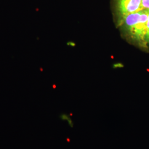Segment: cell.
<instances>
[{"mask_svg":"<svg viewBox=\"0 0 149 149\" xmlns=\"http://www.w3.org/2000/svg\"><path fill=\"white\" fill-rule=\"evenodd\" d=\"M59 118L61 120H63L64 122H67L71 128H72L74 127V122H73L71 118L70 117L69 115L63 113L60 116Z\"/></svg>","mask_w":149,"mask_h":149,"instance_id":"3","label":"cell"},{"mask_svg":"<svg viewBox=\"0 0 149 149\" xmlns=\"http://www.w3.org/2000/svg\"><path fill=\"white\" fill-rule=\"evenodd\" d=\"M149 10H141L130 13L118 21L120 31L130 42L146 48L145 39Z\"/></svg>","mask_w":149,"mask_h":149,"instance_id":"1","label":"cell"},{"mask_svg":"<svg viewBox=\"0 0 149 149\" xmlns=\"http://www.w3.org/2000/svg\"><path fill=\"white\" fill-rule=\"evenodd\" d=\"M145 43L146 48H149V13L148 15V19L147 22V29H146V34L145 39Z\"/></svg>","mask_w":149,"mask_h":149,"instance_id":"4","label":"cell"},{"mask_svg":"<svg viewBox=\"0 0 149 149\" xmlns=\"http://www.w3.org/2000/svg\"><path fill=\"white\" fill-rule=\"evenodd\" d=\"M114 7L117 21L130 13L143 10L141 0H114Z\"/></svg>","mask_w":149,"mask_h":149,"instance_id":"2","label":"cell"},{"mask_svg":"<svg viewBox=\"0 0 149 149\" xmlns=\"http://www.w3.org/2000/svg\"><path fill=\"white\" fill-rule=\"evenodd\" d=\"M141 8L149 10V0H141Z\"/></svg>","mask_w":149,"mask_h":149,"instance_id":"5","label":"cell"}]
</instances>
